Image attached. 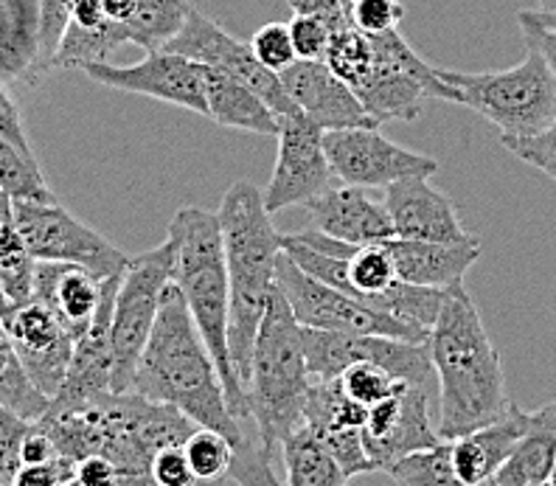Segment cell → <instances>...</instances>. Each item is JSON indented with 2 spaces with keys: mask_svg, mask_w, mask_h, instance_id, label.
<instances>
[{
  "mask_svg": "<svg viewBox=\"0 0 556 486\" xmlns=\"http://www.w3.org/2000/svg\"><path fill=\"white\" fill-rule=\"evenodd\" d=\"M37 425L65 459L79 461L99 452L113 461L122 484H152L155 452L186 445L200 427L177 408L136 391H110L71 408L48 406Z\"/></svg>",
  "mask_w": 556,
  "mask_h": 486,
  "instance_id": "6da1fadb",
  "label": "cell"
},
{
  "mask_svg": "<svg viewBox=\"0 0 556 486\" xmlns=\"http://www.w3.org/2000/svg\"><path fill=\"white\" fill-rule=\"evenodd\" d=\"M129 391L177 408L200 427L219 431L237 450V459L253 450L244 441L239 419L225 399L223 379L211 351L191 317L186 298L175 282L166 284L161 296L152 335L143 346Z\"/></svg>",
  "mask_w": 556,
  "mask_h": 486,
  "instance_id": "7a4b0ae2",
  "label": "cell"
},
{
  "mask_svg": "<svg viewBox=\"0 0 556 486\" xmlns=\"http://www.w3.org/2000/svg\"><path fill=\"white\" fill-rule=\"evenodd\" d=\"M439 377V436L453 441L489 425L511 406L497 349L483 329L481 312L462 284L444 290L428 338Z\"/></svg>",
  "mask_w": 556,
  "mask_h": 486,
  "instance_id": "3957f363",
  "label": "cell"
},
{
  "mask_svg": "<svg viewBox=\"0 0 556 486\" xmlns=\"http://www.w3.org/2000/svg\"><path fill=\"white\" fill-rule=\"evenodd\" d=\"M169 239L175 242V278L186 298L194 324L203 335L223 379L225 399L233 416L251 419L248 394L233 369L228 324H231V290H228V267H225V245L219 216L198 205L177 209L169 223Z\"/></svg>",
  "mask_w": 556,
  "mask_h": 486,
  "instance_id": "277c9868",
  "label": "cell"
},
{
  "mask_svg": "<svg viewBox=\"0 0 556 486\" xmlns=\"http://www.w3.org/2000/svg\"><path fill=\"white\" fill-rule=\"evenodd\" d=\"M219 228H223L225 267L231 290V344L233 369L239 379H248L256 332L267 310V296L273 290L276 259L281 253V234L273 228L270 211L265 205V191L253 183L239 180L223 195L219 203Z\"/></svg>",
  "mask_w": 556,
  "mask_h": 486,
  "instance_id": "5b68a950",
  "label": "cell"
},
{
  "mask_svg": "<svg viewBox=\"0 0 556 486\" xmlns=\"http://www.w3.org/2000/svg\"><path fill=\"white\" fill-rule=\"evenodd\" d=\"M309 385L313 374L306 365L301 324L273 282L265 317L253 344L251 372L244 379L251 419L256 422V447L270 464L281 452L287 433L304 422Z\"/></svg>",
  "mask_w": 556,
  "mask_h": 486,
  "instance_id": "8992f818",
  "label": "cell"
},
{
  "mask_svg": "<svg viewBox=\"0 0 556 486\" xmlns=\"http://www.w3.org/2000/svg\"><path fill=\"white\" fill-rule=\"evenodd\" d=\"M526 51L515 68L486 74L439 68V74L458 94L455 104L495 124L501 136H531L556 119V74L540 51Z\"/></svg>",
  "mask_w": 556,
  "mask_h": 486,
  "instance_id": "52a82bcc",
  "label": "cell"
},
{
  "mask_svg": "<svg viewBox=\"0 0 556 486\" xmlns=\"http://www.w3.org/2000/svg\"><path fill=\"white\" fill-rule=\"evenodd\" d=\"M368 37L374 60L352 90L377 122H416L425 99L458 102V94L441 79L439 68L428 65L407 46L400 28Z\"/></svg>",
  "mask_w": 556,
  "mask_h": 486,
  "instance_id": "ba28073f",
  "label": "cell"
},
{
  "mask_svg": "<svg viewBox=\"0 0 556 486\" xmlns=\"http://www.w3.org/2000/svg\"><path fill=\"white\" fill-rule=\"evenodd\" d=\"M175 278V242L166 237L157 248L127 259L113 304V391L132 388L136 365L155 326L161 296Z\"/></svg>",
  "mask_w": 556,
  "mask_h": 486,
  "instance_id": "9c48e42d",
  "label": "cell"
},
{
  "mask_svg": "<svg viewBox=\"0 0 556 486\" xmlns=\"http://www.w3.org/2000/svg\"><path fill=\"white\" fill-rule=\"evenodd\" d=\"M273 282L287 298V304L301 326L332 332H368V335H388V338L419 340V344L430 338V329L425 326L407 324L402 317L374 310L357 298L340 292L332 284L315 278L313 273L301 271L285 250L276 259Z\"/></svg>",
  "mask_w": 556,
  "mask_h": 486,
  "instance_id": "30bf717a",
  "label": "cell"
},
{
  "mask_svg": "<svg viewBox=\"0 0 556 486\" xmlns=\"http://www.w3.org/2000/svg\"><path fill=\"white\" fill-rule=\"evenodd\" d=\"M304 354L309 374L315 379H334L354 363H377L386 372L405 383L428 385L433 379V360H430L428 340L388 338V335H368V332H332L301 326Z\"/></svg>",
  "mask_w": 556,
  "mask_h": 486,
  "instance_id": "8fae6325",
  "label": "cell"
},
{
  "mask_svg": "<svg viewBox=\"0 0 556 486\" xmlns=\"http://www.w3.org/2000/svg\"><path fill=\"white\" fill-rule=\"evenodd\" d=\"M12 205L17 228H21L35 262H74L88 267L99 278L124 271L129 257H124L122 250L110 245L102 234L79 223L56 200L46 203V200L12 197Z\"/></svg>",
  "mask_w": 556,
  "mask_h": 486,
  "instance_id": "7c38bea8",
  "label": "cell"
},
{
  "mask_svg": "<svg viewBox=\"0 0 556 486\" xmlns=\"http://www.w3.org/2000/svg\"><path fill=\"white\" fill-rule=\"evenodd\" d=\"M163 48H169L175 54H184L189 60H198L203 65L223 71V74L233 76V79L244 82L248 88L256 90L276 115L295 113V102L281 85V76L276 71L265 68L251 51V42L237 40L228 35L217 21H211L208 14L191 7L189 17H186L184 28L172 37Z\"/></svg>",
  "mask_w": 556,
  "mask_h": 486,
  "instance_id": "4fadbf2b",
  "label": "cell"
},
{
  "mask_svg": "<svg viewBox=\"0 0 556 486\" xmlns=\"http://www.w3.org/2000/svg\"><path fill=\"white\" fill-rule=\"evenodd\" d=\"M324 149L332 175L363 189H386L402 177L433 175L439 170L435 158L396 147L377 127L324 129Z\"/></svg>",
  "mask_w": 556,
  "mask_h": 486,
  "instance_id": "5bb4252c",
  "label": "cell"
},
{
  "mask_svg": "<svg viewBox=\"0 0 556 486\" xmlns=\"http://www.w3.org/2000/svg\"><path fill=\"white\" fill-rule=\"evenodd\" d=\"M439 427L433 425V402L428 385L400 379L386 399L368 406L363 425V445L371 459L374 473H386L388 466L407 452L421 447L441 445Z\"/></svg>",
  "mask_w": 556,
  "mask_h": 486,
  "instance_id": "9a60e30c",
  "label": "cell"
},
{
  "mask_svg": "<svg viewBox=\"0 0 556 486\" xmlns=\"http://www.w3.org/2000/svg\"><path fill=\"white\" fill-rule=\"evenodd\" d=\"M332 183V166L324 149V127L301 110L278 115V158L265 189L270 214L309 203Z\"/></svg>",
  "mask_w": 556,
  "mask_h": 486,
  "instance_id": "2e32d148",
  "label": "cell"
},
{
  "mask_svg": "<svg viewBox=\"0 0 556 486\" xmlns=\"http://www.w3.org/2000/svg\"><path fill=\"white\" fill-rule=\"evenodd\" d=\"M81 71L104 88L150 96L157 102L177 104V108H186L200 115L208 113L203 62L175 54L169 48L147 51V60L136 62V65H113V62L104 60L90 62Z\"/></svg>",
  "mask_w": 556,
  "mask_h": 486,
  "instance_id": "e0dca14e",
  "label": "cell"
},
{
  "mask_svg": "<svg viewBox=\"0 0 556 486\" xmlns=\"http://www.w3.org/2000/svg\"><path fill=\"white\" fill-rule=\"evenodd\" d=\"M0 321L7 326L9 340H12L31 383L46 397H54L71 365V354H74L76 344L74 335L35 296L9 304Z\"/></svg>",
  "mask_w": 556,
  "mask_h": 486,
  "instance_id": "ac0fdd59",
  "label": "cell"
},
{
  "mask_svg": "<svg viewBox=\"0 0 556 486\" xmlns=\"http://www.w3.org/2000/svg\"><path fill=\"white\" fill-rule=\"evenodd\" d=\"M122 273L102 278V298L90 326L74 344L71 365L60 391L51 397V408H71L113 391V304H116Z\"/></svg>",
  "mask_w": 556,
  "mask_h": 486,
  "instance_id": "d6986e66",
  "label": "cell"
},
{
  "mask_svg": "<svg viewBox=\"0 0 556 486\" xmlns=\"http://www.w3.org/2000/svg\"><path fill=\"white\" fill-rule=\"evenodd\" d=\"M278 76L295 108L324 129L380 127V122L363 108L352 85L340 79L324 60H295Z\"/></svg>",
  "mask_w": 556,
  "mask_h": 486,
  "instance_id": "ffe728a7",
  "label": "cell"
},
{
  "mask_svg": "<svg viewBox=\"0 0 556 486\" xmlns=\"http://www.w3.org/2000/svg\"><path fill=\"white\" fill-rule=\"evenodd\" d=\"M386 209L394 237L428 242H462L472 237L462 225L455 203L430 183V175H410L386 186Z\"/></svg>",
  "mask_w": 556,
  "mask_h": 486,
  "instance_id": "44dd1931",
  "label": "cell"
},
{
  "mask_svg": "<svg viewBox=\"0 0 556 486\" xmlns=\"http://www.w3.org/2000/svg\"><path fill=\"white\" fill-rule=\"evenodd\" d=\"M304 209L313 216L315 230L346 245H380L394 237L386 203L371 200L363 186H326Z\"/></svg>",
  "mask_w": 556,
  "mask_h": 486,
  "instance_id": "7402d4cb",
  "label": "cell"
},
{
  "mask_svg": "<svg viewBox=\"0 0 556 486\" xmlns=\"http://www.w3.org/2000/svg\"><path fill=\"white\" fill-rule=\"evenodd\" d=\"M382 245L394 259L396 276L402 282L419 284V287H439V290L462 284L469 267L481 259L478 237H467L462 242H428V239L391 237Z\"/></svg>",
  "mask_w": 556,
  "mask_h": 486,
  "instance_id": "603a6c76",
  "label": "cell"
},
{
  "mask_svg": "<svg viewBox=\"0 0 556 486\" xmlns=\"http://www.w3.org/2000/svg\"><path fill=\"white\" fill-rule=\"evenodd\" d=\"M31 296L54 312L76 340L93 321L102 298V278L74 262H35Z\"/></svg>",
  "mask_w": 556,
  "mask_h": 486,
  "instance_id": "cb8c5ba5",
  "label": "cell"
},
{
  "mask_svg": "<svg viewBox=\"0 0 556 486\" xmlns=\"http://www.w3.org/2000/svg\"><path fill=\"white\" fill-rule=\"evenodd\" d=\"M529 425V413L511 402L506 413L492 419L489 425L478 427L472 433H464L453 439V470L462 486H483L492 484L495 473L506 464V459L515 450L517 439Z\"/></svg>",
  "mask_w": 556,
  "mask_h": 486,
  "instance_id": "d4e9b609",
  "label": "cell"
},
{
  "mask_svg": "<svg viewBox=\"0 0 556 486\" xmlns=\"http://www.w3.org/2000/svg\"><path fill=\"white\" fill-rule=\"evenodd\" d=\"M556 466V402L529 413L515 450L492 478V486H543Z\"/></svg>",
  "mask_w": 556,
  "mask_h": 486,
  "instance_id": "484cf974",
  "label": "cell"
},
{
  "mask_svg": "<svg viewBox=\"0 0 556 486\" xmlns=\"http://www.w3.org/2000/svg\"><path fill=\"white\" fill-rule=\"evenodd\" d=\"M205 82V104H208V119L219 127L248 129L258 136H278V115L270 104L251 90L244 82L223 74V71L203 65Z\"/></svg>",
  "mask_w": 556,
  "mask_h": 486,
  "instance_id": "4316f807",
  "label": "cell"
},
{
  "mask_svg": "<svg viewBox=\"0 0 556 486\" xmlns=\"http://www.w3.org/2000/svg\"><path fill=\"white\" fill-rule=\"evenodd\" d=\"M281 461L285 481L290 486H340L349 481L332 452L326 450L324 441L304 422L292 427L281 441Z\"/></svg>",
  "mask_w": 556,
  "mask_h": 486,
  "instance_id": "83f0119b",
  "label": "cell"
},
{
  "mask_svg": "<svg viewBox=\"0 0 556 486\" xmlns=\"http://www.w3.org/2000/svg\"><path fill=\"white\" fill-rule=\"evenodd\" d=\"M191 0H138L136 17L124 26L129 46L157 51L184 28Z\"/></svg>",
  "mask_w": 556,
  "mask_h": 486,
  "instance_id": "f1b7e54d",
  "label": "cell"
},
{
  "mask_svg": "<svg viewBox=\"0 0 556 486\" xmlns=\"http://www.w3.org/2000/svg\"><path fill=\"white\" fill-rule=\"evenodd\" d=\"M48 402H51V397H46L31 383L12 340H9L7 326L0 321V406L12 408L14 413H21L28 422H37L46 413Z\"/></svg>",
  "mask_w": 556,
  "mask_h": 486,
  "instance_id": "f546056e",
  "label": "cell"
},
{
  "mask_svg": "<svg viewBox=\"0 0 556 486\" xmlns=\"http://www.w3.org/2000/svg\"><path fill=\"white\" fill-rule=\"evenodd\" d=\"M0 284L7 292L9 304L31 298V284H35V257L23 239L17 220L3 216L0 220Z\"/></svg>",
  "mask_w": 556,
  "mask_h": 486,
  "instance_id": "4dcf8cb0",
  "label": "cell"
},
{
  "mask_svg": "<svg viewBox=\"0 0 556 486\" xmlns=\"http://www.w3.org/2000/svg\"><path fill=\"white\" fill-rule=\"evenodd\" d=\"M386 475L400 486H458L453 470V445L441 441L435 447L407 452L388 466Z\"/></svg>",
  "mask_w": 556,
  "mask_h": 486,
  "instance_id": "1f68e13d",
  "label": "cell"
},
{
  "mask_svg": "<svg viewBox=\"0 0 556 486\" xmlns=\"http://www.w3.org/2000/svg\"><path fill=\"white\" fill-rule=\"evenodd\" d=\"M186 459H189L191 475H194V484H219V481H228L231 475L233 459H237V450L228 439H225L219 431H211V427H198L191 433L184 445Z\"/></svg>",
  "mask_w": 556,
  "mask_h": 486,
  "instance_id": "d6a6232c",
  "label": "cell"
},
{
  "mask_svg": "<svg viewBox=\"0 0 556 486\" xmlns=\"http://www.w3.org/2000/svg\"><path fill=\"white\" fill-rule=\"evenodd\" d=\"M371 60H374L371 37H368V32L354 26L352 17L332 28V37H329V48H326L324 62L340 76V79L354 85L359 76L366 74Z\"/></svg>",
  "mask_w": 556,
  "mask_h": 486,
  "instance_id": "836d02e7",
  "label": "cell"
},
{
  "mask_svg": "<svg viewBox=\"0 0 556 486\" xmlns=\"http://www.w3.org/2000/svg\"><path fill=\"white\" fill-rule=\"evenodd\" d=\"M0 189L9 191L12 197H26V200H46V203L56 200L48 189L35 155L21 152L3 136H0Z\"/></svg>",
  "mask_w": 556,
  "mask_h": 486,
  "instance_id": "e575fe53",
  "label": "cell"
},
{
  "mask_svg": "<svg viewBox=\"0 0 556 486\" xmlns=\"http://www.w3.org/2000/svg\"><path fill=\"white\" fill-rule=\"evenodd\" d=\"M71 3L74 0H40V9H37V71H40V79L48 71H54L51 62H54L56 48L71 23Z\"/></svg>",
  "mask_w": 556,
  "mask_h": 486,
  "instance_id": "d590c367",
  "label": "cell"
},
{
  "mask_svg": "<svg viewBox=\"0 0 556 486\" xmlns=\"http://www.w3.org/2000/svg\"><path fill=\"white\" fill-rule=\"evenodd\" d=\"M338 379L340 385H343L346 397H352L354 402H359V406L366 408L374 406V402H380V399H386L388 394L394 391L396 383H400L394 374L386 372V369L377 363L349 365L346 372L340 374Z\"/></svg>",
  "mask_w": 556,
  "mask_h": 486,
  "instance_id": "8d00e7d4",
  "label": "cell"
},
{
  "mask_svg": "<svg viewBox=\"0 0 556 486\" xmlns=\"http://www.w3.org/2000/svg\"><path fill=\"white\" fill-rule=\"evenodd\" d=\"M503 149L556 180V119L531 136H501Z\"/></svg>",
  "mask_w": 556,
  "mask_h": 486,
  "instance_id": "74e56055",
  "label": "cell"
},
{
  "mask_svg": "<svg viewBox=\"0 0 556 486\" xmlns=\"http://www.w3.org/2000/svg\"><path fill=\"white\" fill-rule=\"evenodd\" d=\"M251 51L265 68L276 71V74H281L299 60L295 46H292L290 23H267V26L258 28L251 40Z\"/></svg>",
  "mask_w": 556,
  "mask_h": 486,
  "instance_id": "f35d334b",
  "label": "cell"
},
{
  "mask_svg": "<svg viewBox=\"0 0 556 486\" xmlns=\"http://www.w3.org/2000/svg\"><path fill=\"white\" fill-rule=\"evenodd\" d=\"M35 422L23 419L21 413H14L12 408L0 406V486L14 484V475L23 466L21 447L26 433L31 431Z\"/></svg>",
  "mask_w": 556,
  "mask_h": 486,
  "instance_id": "ab89813d",
  "label": "cell"
},
{
  "mask_svg": "<svg viewBox=\"0 0 556 486\" xmlns=\"http://www.w3.org/2000/svg\"><path fill=\"white\" fill-rule=\"evenodd\" d=\"M517 26H520L526 48L540 51L556 74V12H548V9H522V12H517Z\"/></svg>",
  "mask_w": 556,
  "mask_h": 486,
  "instance_id": "60d3db41",
  "label": "cell"
},
{
  "mask_svg": "<svg viewBox=\"0 0 556 486\" xmlns=\"http://www.w3.org/2000/svg\"><path fill=\"white\" fill-rule=\"evenodd\" d=\"M349 12H352L354 26L368 32V35L400 28L402 17H405V7L400 0H352Z\"/></svg>",
  "mask_w": 556,
  "mask_h": 486,
  "instance_id": "b9f144b4",
  "label": "cell"
},
{
  "mask_svg": "<svg viewBox=\"0 0 556 486\" xmlns=\"http://www.w3.org/2000/svg\"><path fill=\"white\" fill-rule=\"evenodd\" d=\"M290 35L299 60H324L332 28L315 14H295L290 21Z\"/></svg>",
  "mask_w": 556,
  "mask_h": 486,
  "instance_id": "7bdbcfd3",
  "label": "cell"
},
{
  "mask_svg": "<svg viewBox=\"0 0 556 486\" xmlns=\"http://www.w3.org/2000/svg\"><path fill=\"white\" fill-rule=\"evenodd\" d=\"M152 484L161 486H189L194 484L189 459H186L184 445L163 447L152 459Z\"/></svg>",
  "mask_w": 556,
  "mask_h": 486,
  "instance_id": "ee69618b",
  "label": "cell"
},
{
  "mask_svg": "<svg viewBox=\"0 0 556 486\" xmlns=\"http://www.w3.org/2000/svg\"><path fill=\"white\" fill-rule=\"evenodd\" d=\"M74 470L76 461L65 459V456H56L54 461H46V464H23L14 475L12 486H65L74 484Z\"/></svg>",
  "mask_w": 556,
  "mask_h": 486,
  "instance_id": "f6af8a7d",
  "label": "cell"
},
{
  "mask_svg": "<svg viewBox=\"0 0 556 486\" xmlns=\"http://www.w3.org/2000/svg\"><path fill=\"white\" fill-rule=\"evenodd\" d=\"M74 484L79 486H122V475H118L116 464L99 452L93 456H85V459L76 461L74 470Z\"/></svg>",
  "mask_w": 556,
  "mask_h": 486,
  "instance_id": "bcb514c9",
  "label": "cell"
},
{
  "mask_svg": "<svg viewBox=\"0 0 556 486\" xmlns=\"http://www.w3.org/2000/svg\"><path fill=\"white\" fill-rule=\"evenodd\" d=\"M0 136L12 141L14 147L26 152V155H35L31 152V141L26 136V127H23V119H21V110L14 104L12 96L3 90V82H0Z\"/></svg>",
  "mask_w": 556,
  "mask_h": 486,
  "instance_id": "7dc6e473",
  "label": "cell"
},
{
  "mask_svg": "<svg viewBox=\"0 0 556 486\" xmlns=\"http://www.w3.org/2000/svg\"><path fill=\"white\" fill-rule=\"evenodd\" d=\"M287 7L295 14H315V17L329 23V28L352 17L346 0H287Z\"/></svg>",
  "mask_w": 556,
  "mask_h": 486,
  "instance_id": "c3c4849f",
  "label": "cell"
},
{
  "mask_svg": "<svg viewBox=\"0 0 556 486\" xmlns=\"http://www.w3.org/2000/svg\"><path fill=\"white\" fill-rule=\"evenodd\" d=\"M60 452H56L54 441L48 439V433L40 425H31V431L26 433L21 447V461L23 464H46V461H54Z\"/></svg>",
  "mask_w": 556,
  "mask_h": 486,
  "instance_id": "681fc988",
  "label": "cell"
},
{
  "mask_svg": "<svg viewBox=\"0 0 556 486\" xmlns=\"http://www.w3.org/2000/svg\"><path fill=\"white\" fill-rule=\"evenodd\" d=\"M108 14H104V0H74L71 3V26L93 32V28L104 26Z\"/></svg>",
  "mask_w": 556,
  "mask_h": 486,
  "instance_id": "f907efd6",
  "label": "cell"
},
{
  "mask_svg": "<svg viewBox=\"0 0 556 486\" xmlns=\"http://www.w3.org/2000/svg\"><path fill=\"white\" fill-rule=\"evenodd\" d=\"M9 310V298L7 292H3V284H0V317H3V312Z\"/></svg>",
  "mask_w": 556,
  "mask_h": 486,
  "instance_id": "816d5d0a",
  "label": "cell"
},
{
  "mask_svg": "<svg viewBox=\"0 0 556 486\" xmlns=\"http://www.w3.org/2000/svg\"><path fill=\"white\" fill-rule=\"evenodd\" d=\"M540 9H548V12H556V0H536Z\"/></svg>",
  "mask_w": 556,
  "mask_h": 486,
  "instance_id": "f5cc1de1",
  "label": "cell"
},
{
  "mask_svg": "<svg viewBox=\"0 0 556 486\" xmlns=\"http://www.w3.org/2000/svg\"><path fill=\"white\" fill-rule=\"evenodd\" d=\"M548 484H554V486H556V466H554V473H551V481H548Z\"/></svg>",
  "mask_w": 556,
  "mask_h": 486,
  "instance_id": "db71d44e",
  "label": "cell"
},
{
  "mask_svg": "<svg viewBox=\"0 0 556 486\" xmlns=\"http://www.w3.org/2000/svg\"><path fill=\"white\" fill-rule=\"evenodd\" d=\"M346 3H352V0H346Z\"/></svg>",
  "mask_w": 556,
  "mask_h": 486,
  "instance_id": "11a10c76",
  "label": "cell"
}]
</instances>
